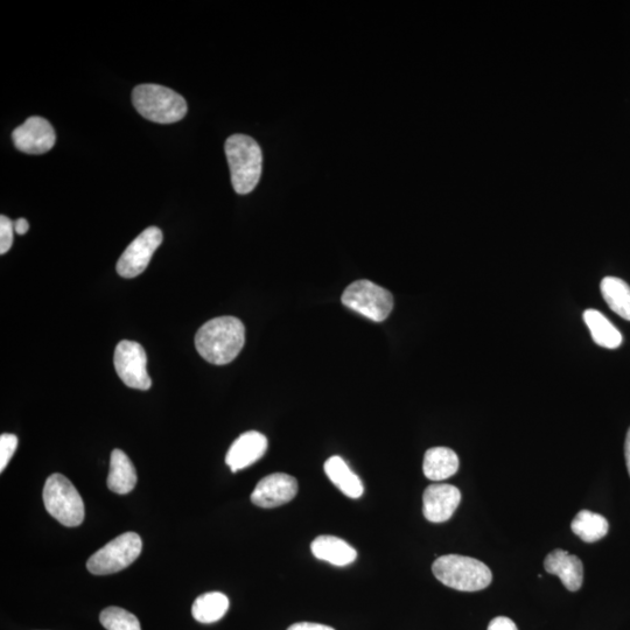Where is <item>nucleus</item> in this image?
I'll use <instances>...</instances> for the list:
<instances>
[{
	"mask_svg": "<svg viewBox=\"0 0 630 630\" xmlns=\"http://www.w3.org/2000/svg\"><path fill=\"white\" fill-rule=\"evenodd\" d=\"M459 469V458L451 448L432 447L426 451L423 471L427 479L439 482L451 478Z\"/></svg>",
	"mask_w": 630,
	"mask_h": 630,
	"instance_id": "obj_16",
	"label": "nucleus"
},
{
	"mask_svg": "<svg viewBox=\"0 0 630 630\" xmlns=\"http://www.w3.org/2000/svg\"><path fill=\"white\" fill-rule=\"evenodd\" d=\"M573 534L586 543L600 541L608 534L609 524L606 518L590 510H581L571 523Z\"/></svg>",
	"mask_w": 630,
	"mask_h": 630,
	"instance_id": "obj_22",
	"label": "nucleus"
},
{
	"mask_svg": "<svg viewBox=\"0 0 630 630\" xmlns=\"http://www.w3.org/2000/svg\"><path fill=\"white\" fill-rule=\"evenodd\" d=\"M487 630H518L515 622L507 616H497V618L490 621Z\"/></svg>",
	"mask_w": 630,
	"mask_h": 630,
	"instance_id": "obj_26",
	"label": "nucleus"
},
{
	"mask_svg": "<svg viewBox=\"0 0 630 630\" xmlns=\"http://www.w3.org/2000/svg\"><path fill=\"white\" fill-rule=\"evenodd\" d=\"M625 455H626V464L628 473L630 475V427L627 432L626 443H625Z\"/></svg>",
	"mask_w": 630,
	"mask_h": 630,
	"instance_id": "obj_29",
	"label": "nucleus"
},
{
	"mask_svg": "<svg viewBox=\"0 0 630 630\" xmlns=\"http://www.w3.org/2000/svg\"><path fill=\"white\" fill-rule=\"evenodd\" d=\"M287 630H335L332 627L326 625H320V623L312 622H298L290 626Z\"/></svg>",
	"mask_w": 630,
	"mask_h": 630,
	"instance_id": "obj_27",
	"label": "nucleus"
},
{
	"mask_svg": "<svg viewBox=\"0 0 630 630\" xmlns=\"http://www.w3.org/2000/svg\"><path fill=\"white\" fill-rule=\"evenodd\" d=\"M325 472L328 479L350 499H359L363 495L362 481L339 455L326 461Z\"/></svg>",
	"mask_w": 630,
	"mask_h": 630,
	"instance_id": "obj_18",
	"label": "nucleus"
},
{
	"mask_svg": "<svg viewBox=\"0 0 630 630\" xmlns=\"http://www.w3.org/2000/svg\"><path fill=\"white\" fill-rule=\"evenodd\" d=\"M18 438L14 434L4 433L0 437V472L9 465L14 452L17 451Z\"/></svg>",
	"mask_w": 630,
	"mask_h": 630,
	"instance_id": "obj_24",
	"label": "nucleus"
},
{
	"mask_svg": "<svg viewBox=\"0 0 630 630\" xmlns=\"http://www.w3.org/2000/svg\"><path fill=\"white\" fill-rule=\"evenodd\" d=\"M14 223L9 217L0 216V254L4 255L13 244Z\"/></svg>",
	"mask_w": 630,
	"mask_h": 630,
	"instance_id": "obj_25",
	"label": "nucleus"
},
{
	"mask_svg": "<svg viewBox=\"0 0 630 630\" xmlns=\"http://www.w3.org/2000/svg\"><path fill=\"white\" fill-rule=\"evenodd\" d=\"M115 368L119 377L129 388L149 390L152 380L147 373L145 349L138 342L123 340L118 343L114 357Z\"/></svg>",
	"mask_w": 630,
	"mask_h": 630,
	"instance_id": "obj_8",
	"label": "nucleus"
},
{
	"mask_svg": "<svg viewBox=\"0 0 630 630\" xmlns=\"http://www.w3.org/2000/svg\"><path fill=\"white\" fill-rule=\"evenodd\" d=\"M268 451V439L261 432L249 431L241 434L230 446L226 464L236 473L254 465Z\"/></svg>",
	"mask_w": 630,
	"mask_h": 630,
	"instance_id": "obj_13",
	"label": "nucleus"
},
{
	"mask_svg": "<svg viewBox=\"0 0 630 630\" xmlns=\"http://www.w3.org/2000/svg\"><path fill=\"white\" fill-rule=\"evenodd\" d=\"M142 549V538L136 532H125L95 552L88 560L87 569L96 576L122 571L136 562Z\"/></svg>",
	"mask_w": 630,
	"mask_h": 630,
	"instance_id": "obj_7",
	"label": "nucleus"
},
{
	"mask_svg": "<svg viewBox=\"0 0 630 630\" xmlns=\"http://www.w3.org/2000/svg\"><path fill=\"white\" fill-rule=\"evenodd\" d=\"M298 482L293 476L275 473L257 483L251 494V502L257 507L271 509L289 503L297 496Z\"/></svg>",
	"mask_w": 630,
	"mask_h": 630,
	"instance_id": "obj_10",
	"label": "nucleus"
},
{
	"mask_svg": "<svg viewBox=\"0 0 630 630\" xmlns=\"http://www.w3.org/2000/svg\"><path fill=\"white\" fill-rule=\"evenodd\" d=\"M132 102L144 118L154 123L172 124L187 114L185 98L158 84H142L133 90Z\"/></svg>",
	"mask_w": 630,
	"mask_h": 630,
	"instance_id": "obj_4",
	"label": "nucleus"
},
{
	"mask_svg": "<svg viewBox=\"0 0 630 630\" xmlns=\"http://www.w3.org/2000/svg\"><path fill=\"white\" fill-rule=\"evenodd\" d=\"M602 297L613 312L630 321V286L620 278L606 277L600 284Z\"/></svg>",
	"mask_w": 630,
	"mask_h": 630,
	"instance_id": "obj_21",
	"label": "nucleus"
},
{
	"mask_svg": "<svg viewBox=\"0 0 630 630\" xmlns=\"http://www.w3.org/2000/svg\"><path fill=\"white\" fill-rule=\"evenodd\" d=\"M14 145L27 154H44L53 149L55 131L51 123L42 117H30L12 133Z\"/></svg>",
	"mask_w": 630,
	"mask_h": 630,
	"instance_id": "obj_11",
	"label": "nucleus"
},
{
	"mask_svg": "<svg viewBox=\"0 0 630 630\" xmlns=\"http://www.w3.org/2000/svg\"><path fill=\"white\" fill-rule=\"evenodd\" d=\"M245 342V327L235 317H220L206 322L195 335V347L207 362L224 366L233 362Z\"/></svg>",
	"mask_w": 630,
	"mask_h": 630,
	"instance_id": "obj_1",
	"label": "nucleus"
},
{
	"mask_svg": "<svg viewBox=\"0 0 630 630\" xmlns=\"http://www.w3.org/2000/svg\"><path fill=\"white\" fill-rule=\"evenodd\" d=\"M226 156L231 182L237 194H249L258 185L262 175L263 154L255 139L234 135L227 139Z\"/></svg>",
	"mask_w": 630,
	"mask_h": 630,
	"instance_id": "obj_2",
	"label": "nucleus"
},
{
	"mask_svg": "<svg viewBox=\"0 0 630 630\" xmlns=\"http://www.w3.org/2000/svg\"><path fill=\"white\" fill-rule=\"evenodd\" d=\"M48 514L66 527H77L84 520V503L73 483L65 475L49 476L44 487Z\"/></svg>",
	"mask_w": 630,
	"mask_h": 630,
	"instance_id": "obj_5",
	"label": "nucleus"
},
{
	"mask_svg": "<svg viewBox=\"0 0 630 630\" xmlns=\"http://www.w3.org/2000/svg\"><path fill=\"white\" fill-rule=\"evenodd\" d=\"M432 571L440 583L462 592L485 590L493 580L492 571L486 564L459 555L439 557L433 563Z\"/></svg>",
	"mask_w": 630,
	"mask_h": 630,
	"instance_id": "obj_3",
	"label": "nucleus"
},
{
	"mask_svg": "<svg viewBox=\"0 0 630 630\" xmlns=\"http://www.w3.org/2000/svg\"><path fill=\"white\" fill-rule=\"evenodd\" d=\"M28 229H30V224L25 219H19L14 222V230H16L18 235H25Z\"/></svg>",
	"mask_w": 630,
	"mask_h": 630,
	"instance_id": "obj_28",
	"label": "nucleus"
},
{
	"mask_svg": "<svg viewBox=\"0 0 630 630\" xmlns=\"http://www.w3.org/2000/svg\"><path fill=\"white\" fill-rule=\"evenodd\" d=\"M161 242H163V233L159 228L145 229L119 258L117 263L118 275L123 278H135L143 273Z\"/></svg>",
	"mask_w": 630,
	"mask_h": 630,
	"instance_id": "obj_9",
	"label": "nucleus"
},
{
	"mask_svg": "<svg viewBox=\"0 0 630 630\" xmlns=\"http://www.w3.org/2000/svg\"><path fill=\"white\" fill-rule=\"evenodd\" d=\"M585 324L590 328L592 339L598 346L616 349L621 346L622 335L619 329L609 321L604 314L597 310L584 312Z\"/></svg>",
	"mask_w": 630,
	"mask_h": 630,
	"instance_id": "obj_19",
	"label": "nucleus"
},
{
	"mask_svg": "<svg viewBox=\"0 0 630 630\" xmlns=\"http://www.w3.org/2000/svg\"><path fill=\"white\" fill-rule=\"evenodd\" d=\"M460 490L447 483H433L423 495V514L427 521L444 523L450 520L459 507Z\"/></svg>",
	"mask_w": 630,
	"mask_h": 630,
	"instance_id": "obj_12",
	"label": "nucleus"
},
{
	"mask_svg": "<svg viewBox=\"0 0 630 630\" xmlns=\"http://www.w3.org/2000/svg\"><path fill=\"white\" fill-rule=\"evenodd\" d=\"M544 569L549 574L559 577L567 590L577 592L584 581V566L577 556L569 552L556 549L549 553L544 560Z\"/></svg>",
	"mask_w": 630,
	"mask_h": 630,
	"instance_id": "obj_14",
	"label": "nucleus"
},
{
	"mask_svg": "<svg viewBox=\"0 0 630 630\" xmlns=\"http://www.w3.org/2000/svg\"><path fill=\"white\" fill-rule=\"evenodd\" d=\"M107 483L111 492L119 495L129 494L137 485L136 468L122 450L111 453Z\"/></svg>",
	"mask_w": 630,
	"mask_h": 630,
	"instance_id": "obj_17",
	"label": "nucleus"
},
{
	"mask_svg": "<svg viewBox=\"0 0 630 630\" xmlns=\"http://www.w3.org/2000/svg\"><path fill=\"white\" fill-rule=\"evenodd\" d=\"M313 556L335 566H348L357 558V552L343 539L335 536H319L311 544Z\"/></svg>",
	"mask_w": 630,
	"mask_h": 630,
	"instance_id": "obj_15",
	"label": "nucleus"
},
{
	"mask_svg": "<svg viewBox=\"0 0 630 630\" xmlns=\"http://www.w3.org/2000/svg\"><path fill=\"white\" fill-rule=\"evenodd\" d=\"M341 301L349 310L375 322L387 320L394 308L392 294L366 279L350 284L343 292Z\"/></svg>",
	"mask_w": 630,
	"mask_h": 630,
	"instance_id": "obj_6",
	"label": "nucleus"
},
{
	"mask_svg": "<svg viewBox=\"0 0 630 630\" xmlns=\"http://www.w3.org/2000/svg\"><path fill=\"white\" fill-rule=\"evenodd\" d=\"M102 626L107 630H142L136 615L119 607H108L100 615Z\"/></svg>",
	"mask_w": 630,
	"mask_h": 630,
	"instance_id": "obj_23",
	"label": "nucleus"
},
{
	"mask_svg": "<svg viewBox=\"0 0 630 630\" xmlns=\"http://www.w3.org/2000/svg\"><path fill=\"white\" fill-rule=\"evenodd\" d=\"M229 609V599L221 592H209L196 598L192 606L193 618L200 623L220 621Z\"/></svg>",
	"mask_w": 630,
	"mask_h": 630,
	"instance_id": "obj_20",
	"label": "nucleus"
}]
</instances>
